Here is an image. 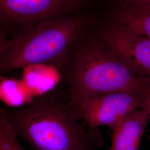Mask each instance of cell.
Wrapping results in <instances>:
<instances>
[{"label":"cell","instance_id":"7c38bea8","mask_svg":"<svg viewBox=\"0 0 150 150\" xmlns=\"http://www.w3.org/2000/svg\"><path fill=\"white\" fill-rule=\"evenodd\" d=\"M142 108L145 110L150 117V92L146 97L144 105Z\"/></svg>","mask_w":150,"mask_h":150},{"label":"cell","instance_id":"7a4b0ae2","mask_svg":"<svg viewBox=\"0 0 150 150\" xmlns=\"http://www.w3.org/2000/svg\"><path fill=\"white\" fill-rule=\"evenodd\" d=\"M64 16L26 26L8 40L0 56V78L33 65L64 66L70 47L80 33L83 21Z\"/></svg>","mask_w":150,"mask_h":150},{"label":"cell","instance_id":"8fae6325","mask_svg":"<svg viewBox=\"0 0 150 150\" xmlns=\"http://www.w3.org/2000/svg\"><path fill=\"white\" fill-rule=\"evenodd\" d=\"M8 40L6 38L2 32H0V56L5 48Z\"/></svg>","mask_w":150,"mask_h":150},{"label":"cell","instance_id":"6da1fadb","mask_svg":"<svg viewBox=\"0 0 150 150\" xmlns=\"http://www.w3.org/2000/svg\"><path fill=\"white\" fill-rule=\"evenodd\" d=\"M0 115L32 150H97L103 144L97 128L87 129L79 118L67 90L54 88L21 107H0Z\"/></svg>","mask_w":150,"mask_h":150},{"label":"cell","instance_id":"3957f363","mask_svg":"<svg viewBox=\"0 0 150 150\" xmlns=\"http://www.w3.org/2000/svg\"><path fill=\"white\" fill-rule=\"evenodd\" d=\"M65 81L71 100L113 92H150V80L136 74L107 45L95 43L79 52Z\"/></svg>","mask_w":150,"mask_h":150},{"label":"cell","instance_id":"8992f818","mask_svg":"<svg viewBox=\"0 0 150 150\" xmlns=\"http://www.w3.org/2000/svg\"><path fill=\"white\" fill-rule=\"evenodd\" d=\"M77 4L76 0H0V20L26 26L64 16Z\"/></svg>","mask_w":150,"mask_h":150},{"label":"cell","instance_id":"277c9868","mask_svg":"<svg viewBox=\"0 0 150 150\" xmlns=\"http://www.w3.org/2000/svg\"><path fill=\"white\" fill-rule=\"evenodd\" d=\"M147 96L120 91L71 100L86 126L91 129L106 126L112 131L129 114L142 108Z\"/></svg>","mask_w":150,"mask_h":150},{"label":"cell","instance_id":"5bb4252c","mask_svg":"<svg viewBox=\"0 0 150 150\" xmlns=\"http://www.w3.org/2000/svg\"><path fill=\"white\" fill-rule=\"evenodd\" d=\"M147 139H148V141H149V143H150V134L149 136H148Z\"/></svg>","mask_w":150,"mask_h":150},{"label":"cell","instance_id":"9c48e42d","mask_svg":"<svg viewBox=\"0 0 150 150\" xmlns=\"http://www.w3.org/2000/svg\"><path fill=\"white\" fill-rule=\"evenodd\" d=\"M35 98L22 79L0 78V100L6 107H21Z\"/></svg>","mask_w":150,"mask_h":150},{"label":"cell","instance_id":"30bf717a","mask_svg":"<svg viewBox=\"0 0 150 150\" xmlns=\"http://www.w3.org/2000/svg\"><path fill=\"white\" fill-rule=\"evenodd\" d=\"M0 150H26L0 115Z\"/></svg>","mask_w":150,"mask_h":150},{"label":"cell","instance_id":"5b68a950","mask_svg":"<svg viewBox=\"0 0 150 150\" xmlns=\"http://www.w3.org/2000/svg\"><path fill=\"white\" fill-rule=\"evenodd\" d=\"M104 42L134 72L150 80V38L115 24L107 29Z\"/></svg>","mask_w":150,"mask_h":150},{"label":"cell","instance_id":"52a82bcc","mask_svg":"<svg viewBox=\"0 0 150 150\" xmlns=\"http://www.w3.org/2000/svg\"><path fill=\"white\" fill-rule=\"evenodd\" d=\"M150 121L149 115L143 108L129 114L113 130L112 144L108 150H139Z\"/></svg>","mask_w":150,"mask_h":150},{"label":"cell","instance_id":"4fadbf2b","mask_svg":"<svg viewBox=\"0 0 150 150\" xmlns=\"http://www.w3.org/2000/svg\"><path fill=\"white\" fill-rule=\"evenodd\" d=\"M129 2H134V3H141L150 5V0H127Z\"/></svg>","mask_w":150,"mask_h":150},{"label":"cell","instance_id":"ba28073f","mask_svg":"<svg viewBox=\"0 0 150 150\" xmlns=\"http://www.w3.org/2000/svg\"><path fill=\"white\" fill-rule=\"evenodd\" d=\"M128 2L113 16L116 24L150 38V5Z\"/></svg>","mask_w":150,"mask_h":150}]
</instances>
